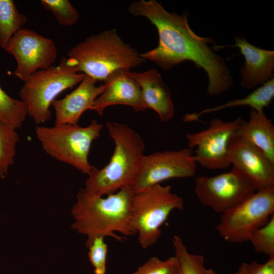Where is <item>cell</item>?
Segmentation results:
<instances>
[{
    "label": "cell",
    "mask_w": 274,
    "mask_h": 274,
    "mask_svg": "<svg viewBox=\"0 0 274 274\" xmlns=\"http://www.w3.org/2000/svg\"><path fill=\"white\" fill-rule=\"evenodd\" d=\"M67 56L79 72L104 82L116 72L130 71L146 61L115 29L88 37L69 50Z\"/></svg>",
    "instance_id": "cell-4"
},
{
    "label": "cell",
    "mask_w": 274,
    "mask_h": 274,
    "mask_svg": "<svg viewBox=\"0 0 274 274\" xmlns=\"http://www.w3.org/2000/svg\"><path fill=\"white\" fill-rule=\"evenodd\" d=\"M84 76L64 57L58 65L33 73L24 82L19 93L27 106L28 115L36 124L48 121L52 102L61 93L79 84Z\"/></svg>",
    "instance_id": "cell-5"
},
{
    "label": "cell",
    "mask_w": 274,
    "mask_h": 274,
    "mask_svg": "<svg viewBox=\"0 0 274 274\" xmlns=\"http://www.w3.org/2000/svg\"><path fill=\"white\" fill-rule=\"evenodd\" d=\"M102 125L93 120L86 127L62 124L37 126V138L44 151L51 157L88 175L92 165L88 160L93 142L100 136Z\"/></svg>",
    "instance_id": "cell-6"
},
{
    "label": "cell",
    "mask_w": 274,
    "mask_h": 274,
    "mask_svg": "<svg viewBox=\"0 0 274 274\" xmlns=\"http://www.w3.org/2000/svg\"><path fill=\"white\" fill-rule=\"evenodd\" d=\"M134 191L131 187L121 189L106 197L94 195L80 189L71 209L74 221L71 228L87 236L88 247L98 237H111L122 242L136 234L131 218V203Z\"/></svg>",
    "instance_id": "cell-2"
},
{
    "label": "cell",
    "mask_w": 274,
    "mask_h": 274,
    "mask_svg": "<svg viewBox=\"0 0 274 274\" xmlns=\"http://www.w3.org/2000/svg\"><path fill=\"white\" fill-rule=\"evenodd\" d=\"M247 274H274V256L263 263L253 261L246 263Z\"/></svg>",
    "instance_id": "cell-28"
},
{
    "label": "cell",
    "mask_w": 274,
    "mask_h": 274,
    "mask_svg": "<svg viewBox=\"0 0 274 274\" xmlns=\"http://www.w3.org/2000/svg\"><path fill=\"white\" fill-rule=\"evenodd\" d=\"M128 71L116 72L104 82L105 88L95 100L91 110L102 115L108 106L124 105L130 106L135 111L146 109L142 97L140 87L128 74Z\"/></svg>",
    "instance_id": "cell-14"
},
{
    "label": "cell",
    "mask_w": 274,
    "mask_h": 274,
    "mask_svg": "<svg viewBox=\"0 0 274 274\" xmlns=\"http://www.w3.org/2000/svg\"><path fill=\"white\" fill-rule=\"evenodd\" d=\"M254 182L236 168L215 176H200L195 180V192L200 203L224 213L253 194Z\"/></svg>",
    "instance_id": "cell-9"
},
{
    "label": "cell",
    "mask_w": 274,
    "mask_h": 274,
    "mask_svg": "<svg viewBox=\"0 0 274 274\" xmlns=\"http://www.w3.org/2000/svg\"><path fill=\"white\" fill-rule=\"evenodd\" d=\"M106 127L114 142L115 148L107 164L89 173L84 190L88 193L107 196L126 187L132 188L139 173L145 144L140 134L129 126L107 121Z\"/></svg>",
    "instance_id": "cell-3"
},
{
    "label": "cell",
    "mask_w": 274,
    "mask_h": 274,
    "mask_svg": "<svg viewBox=\"0 0 274 274\" xmlns=\"http://www.w3.org/2000/svg\"><path fill=\"white\" fill-rule=\"evenodd\" d=\"M246 263H242L241 266H239L237 271L234 274H247L246 270ZM209 274H218L213 269H208Z\"/></svg>",
    "instance_id": "cell-29"
},
{
    "label": "cell",
    "mask_w": 274,
    "mask_h": 274,
    "mask_svg": "<svg viewBox=\"0 0 274 274\" xmlns=\"http://www.w3.org/2000/svg\"><path fill=\"white\" fill-rule=\"evenodd\" d=\"M274 214V189L257 190L235 207L221 214L216 229L231 243L248 241L252 232Z\"/></svg>",
    "instance_id": "cell-8"
},
{
    "label": "cell",
    "mask_w": 274,
    "mask_h": 274,
    "mask_svg": "<svg viewBox=\"0 0 274 274\" xmlns=\"http://www.w3.org/2000/svg\"><path fill=\"white\" fill-rule=\"evenodd\" d=\"M184 208L183 198L173 193L169 185L157 184L134 191L131 220L142 248L154 245L161 235V226L171 213Z\"/></svg>",
    "instance_id": "cell-7"
},
{
    "label": "cell",
    "mask_w": 274,
    "mask_h": 274,
    "mask_svg": "<svg viewBox=\"0 0 274 274\" xmlns=\"http://www.w3.org/2000/svg\"><path fill=\"white\" fill-rule=\"evenodd\" d=\"M4 49L15 58L14 74L24 82L35 72L54 65L57 57V47L51 39L27 28L17 32Z\"/></svg>",
    "instance_id": "cell-11"
},
{
    "label": "cell",
    "mask_w": 274,
    "mask_h": 274,
    "mask_svg": "<svg viewBox=\"0 0 274 274\" xmlns=\"http://www.w3.org/2000/svg\"><path fill=\"white\" fill-rule=\"evenodd\" d=\"M235 134L259 148L274 163V125L264 111L251 109L249 120L242 119Z\"/></svg>",
    "instance_id": "cell-18"
},
{
    "label": "cell",
    "mask_w": 274,
    "mask_h": 274,
    "mask_svg": "<svg viewBox=\"0 0 274 274\" xmlns=\"http://www.w3.org/2000/svg\"><path fill=\"white\" fill-rule=\"evenodd\" d=\"M241 120V117L230 121L213 118L206 129L187 133L188 147L195 148L193 157L196 163L210 170L228 168L231 165L228 158L229 144Z\"/></svg>",
    "instance_id": "cell-10"
},
{
    "label": "cell",
    "mask_w": 274,
    "mask_h": 274,
    "mask_svg": "<svg viewBox=\"0 0 274 274\" xmlns=\"http://www.w3.org/2000/svg\"><path fill=\"white\" fill-rule=\"evenodd\" d=\"M274 98L273 77L257 88L252 92L241 99H234L214 107L203 109L199 112L186 114L183 118L185 122L199 120L203 115L217 112L226 108L241 106H248L256 111H264L268 108Z\"/></svg>",
    "instance_id": "cell-19"
},
{
    "label": "cell",
    "mask_w": 274,
    "mask_h": 274,
    "mask_svg": "<svg viewBox=\"0 0 274 274\" xmlns=\"http://www.w3.org/2000/svg\"><path fill=\"white\" fill-rule=\"evenodd\" d=\"M19 137L16 129L0 119V178H5L15 161Z\"/></svg>",
    "instance_id": "cell-22"
},
{
    "label": "cell",
    "mask_w": 274,
    "mask_h": 274,
    "mask_svg": "<svg viewBox=\"0 0 274 274\" xmlns=\"http://www.w3.org/2000/svg\"><path fill=\"white\" fill-rule=\"evenodd\" d=\"M174 257L177 260L180 274H209L202 255L190 253L183 239L174 235L172 239Z\"/></svg>",
    "instance_id": "cell-21"
},
{
    "label": "cell",
    "mask_w": 274,
    "mask_h": 274,
    "mask_svg": "<svg viewBox=\"0 0 274 274\" xmlns=\"http://www.w3.org/2000/svg\"><path fill=\"white\" fill-rule=\"evenodd\" d=\"M97 81L85 75L77 87L60 99L52 103L55 112V125H77L83 113L91 110L95 100L105 88V84L97 86Z\"/></svg>",
    "instance_id": "cell-15"
},
{
    "label": "cell",
    "mask_w": 274,
    "mask_h": 274,
    "mask_svg": "<svg viewBox=\"0 0 274 274\" xmlns=\"http://www.w3.org/2000/svg\"><path fill=\"white\" fill-rule=\"evenodd\" d=\"M26 22V16L18 10L13 1L0 0V47L4 49Z\"/></svg>",
    "instance_id": "cell-20"
},
{
    "label": "cell",
    "mask_w": 274,
    "mask_h": 274,
    "mask_svg": "<svg viewBox=\"0 0 274 274\" xmlns=\"http://www.w3.org/2000/svg\"><path fill=\"white\" fill-rule=\"evenodd\" d=\"M228 158L230 165L252 180L257 190L274 189V163L236 134L230 141Z\"/></svg>",
    "instance_id": "cell-13"
},
{
    "label": "cell",
    "mask_w": 274,
    "mask_h": 274,
    "mask_svg": "<svg viewBox=\"0 0 274 274\" xmlns=\"http://www.w3.org/2000/svg\"><path fill=\"white\" fill-rule=\"evenodd\" d=\"M193 155V149L189 147L144 155L132 187L133 191L160 184L170 179L194 176L196 173L197 163Z\"/></svg>",
    "instance_id": "cell-12"
},
{
    "label": "cell",
    "mask_w": 274,
    "mask_h": 274,
    "mask_svg": "<svg viewBox=\"0 0 274 274\" xmlns=\"http://www.w3.org/2000/svg\"><path fill=\"white\" fill-rule=\"evenodd\" d=\"M235 44L245 59L240 70L241 86L250 89L263 84L273 77L274 51L257 47L244 38L235 36Z\"/></svg>",
    "instance_id": "cell-16"
},
{
    "label": "cell",
    "mask_w": 274,
    "mask_h": 274,
    "mask_svg": "<svg viewBox=\"0 0 274 274\" xmlns=\"http://www.w3.org/2000/svg\"><path fill=\"white\" fill-rule=\"evenodd\" d=\"M128 11L135 17L146 18L158 31L157 46L141 54L143 59L165 70L185 61L192 62L206 72L210 96L222 94L232 86L233 78L224 59L208 45L215 43V41L194 33L188 24L186 12L181 15L169 12L156 0L133 1Z\"/></svg>",
    "instance_id": "cell-1"
},
{
    "label": "cell",
    "mask_w": 274,
    "mask_h": 274,
    "mask_svg": "<svg viewBox=\"0 0 274 274\" xmlns=\"http://www.w3.org/2000/svg\"><path fill=\"white\" fill-rule=\"evenodd\" d=\"M27 115L26 104L11 97L0 86V119L16 130L21 127Z\"/></svg>",
    "instance_id": "cell-23"
},
{
    "label": "cell",
    "mask_w": 274,
    "mask_h": 274,
    "mask_svg": "<svg viewBox=\"0 0 274 274\" xmlns=\"http://www.w3.org/2000/svg\"><path fill=\"white\" fill-rule=\"evenodd\" d=\"M248 241L256 252L269 257L274 256V214L264 225L252 232Z\"/></svg>",
    "instance_id": "cell-24"
},
{
    "label": "cell",
    "mask_w": 274,
    "mask_h": 274,
    "mask_svg": "<svg viewBox=\"0 0 274 274\" xmlns=\"http://www.w3.org/2000/svg\"><path fill=\"white\" fill-rule=\"evenodd\" d=\"M128 74L139 85L146 109L149 108L156 112L163 122L171 119L174 114L171 91L161 75L153 68L143 72L129 71Z\"/></svg>",
    "instance_id": "cell-17"
},
{
    "label": "cell",
    "mask_w": 274,
    "mask_h": 274,
    "mask_svg": "<svg viewBox=\"0 0 274 274\" xmlns=\"http://www.w3.org/2000/svg\"><path fill=\"white\" fill-rule=\"evenodd\" d=\"M40 3L45 10L53 14L61 26L74 25L79 19L78 11L68 0H41Z\"/></svg>",
    "instance_id": "cell-25"
},
{
    "label": "cell",
    "mask_w": 274,
    "mask_h": 274,
    "mask_svg": "<svg viewBox=\"0 0 274 274\" xmlns=\"http://www.w3.org/2000/svg\"><path fill=\"white\" fill-rule=\"evenodd\" d=\"M130 274H180L174 256L166 260L152 257Z\"/></svg>",
    "instance_id": "cell-26"
},
{
    "label": "cell",
    "mask_w": 274,
    "mask_h": 274,
    "mask_svg": "<svg viewBox=\"0 0 274 274\" xmlns=\"http://www.w3.org/2000/svg\"><path fill=\"white\" fill-rule=\"evenodd\" d=\"M104 237L95 238L88 247L89 260L94 268L95 274H106L108 245Z\"/></svg>",
    "instance_id": "cell-27"
}]
</instances>
